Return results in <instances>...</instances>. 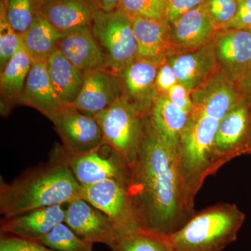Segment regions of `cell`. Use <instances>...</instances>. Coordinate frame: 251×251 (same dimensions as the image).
I'll use <instances>...</instances> for the list:
<instances>
[{"mask_svg": "<svg viewBox=\"0 0 251 251\" xmlns=\"http://www.w3.org/2000/svg\"><path fill=\"white\" fill-rule=\"evenodd\" d=\"M124 94L118 74L106 68L95 69L85 73L82 89L72 106L94 117L111 106Z\"/></svg>", "mask_w": 251, "mask_h": 251, "instance_id": "8fae6325", "label": "cell"}, {"mask_svg": "<svg viewBox=\"0 0 251 251\" xmlns=\"http://www.w3.org/2000/svg\"><path fill=\"white\" fill-rule=\"evenodd\" d=\"M190 115L191 113L173 105L164 94L157 96L148 113L153 126L163 136L177 145Z\"/></svg>", "mask_w": 251, "mask_h": 251, "instance_id": "603a6c76", "label": "cell"}, {"mask_svg": "<svg viewBox=\"0 0 251 251\" xmlns=\"http://www.w3.org/2000/svg\"><path fill=\"white\" fill-rule=\"evenodd\" d=\"M50 161L0 187V212L10 219L29 211L69 204L82 198V187L73 174L63 148Z\"/></svg>", "mask_w": 251, "mask_h": 251, "instance_id": "7a4b0ae2", "label": "cell"}, {"mask_svg": "<svg viewBox=\"0 0 251 251\" xmlns=\"http://www.w3.org/2000/svg\"><path fill=\"white\" fill-rule=\"evenodd\" d=\"M82 198L110 218L121 241L143 230L128 187V179H108L82 187Z\"/></svg>", "mask_w": 251, "mask_h": 251, "instance_id": "8992f818", "label": "cell"}, {"mask_svg": "<svg viewBox=\"0 0 251 251\" xmlns=\"http://www.w3.org/2000/svg\"><path fill=\"white\" fill-rule=\"evenodd\" d=\"M65 154L73 174L82 187L105 180L128 179L126 164L103 144L90 152L77 155L65 152Z\"/></svg>", "mask_w": 251, "mask_h": 251, "instance_id": "30bf717a", "label": "cell"}, {"mask_svg": "<svg viewBox=\"0 0 251 251\" xmlns=\"http://www.w3.org/2000/svg\"><path fill=\"white\" fill-rule=\"evenodd\" d=\"M172 34L181 48L198 49L210 42L216 31L204 3L171 23Z\"/></svg>", "mask_w": 251, "mask_h": 251, "instance_id": "d6986e66", "label": "cell"}, {"mask_svg": "<svg viewBox=\"0 0 251 251\" xmlns=\"http://www.w3.org/2000/svg\"><path fill=\"white\" fill-rule=\"evenodd\" d=\"M205 0H168V21L173 22L181 15L198 7Z\"/></svg>", "mask_w": 251, "mask_h": 251, "instance_id": "836d02e7", "label": "cell"}, {"mask_svg": "<svg viewBox=\"0 0 251 251\" xmlns=\"http://www.w3.org/2000/svg\"><path fill=\"white\" fill-rule=\"evenodd\" d=\"M251 120L250 130H251Z\"/></svg>", "mask_w": 251, "mask_h": 251, "instance_id": "f35d334b", "label": "cell"}, {"mask_svg": "<svg viewBox=\"0 0 251 251\" xmlns=\"http://www.w3.org/2000/svg\"><path fill=\"white\" fill-rule=\"evenodd\" d=\"M6 19L20 35L27 31L39 14V0H6Z\"/></svg>", "mask_w": 251, "mask_h": 251, "instance_id": "484cf974", "label": "cell"}, {"mask_svg": "<svg viewBox=\"0 0 251 251\" xmlns=\"http://www.w3.org/2000/svg\"><path fill=\"white\" fill-rule=\"evenodd\" d=\"M131 21L138 45V57L164 59L171 49L173 36L169 21L143 18Z\"/></svg>", "mask_w": 251, "mask_h": 251, "instance_id": "ffe728a7", "label": "cell"}, {"mask_svg": "<svg viewBox=\"0 0 251 251\" xmlns=\"http://www.w3.org/2000/svg\"><path fill=\"white\" fill-rule=\"evenodd\" d=\"M0 251H26L17 237L1 236L0 241Z\"/></svg>", "mask_w": 251, "mask_h": 251, "instance_id": "d590c367", "label": "cell"}, {"mask_svg": "<svg viewBox=\"0 0 251 251\" xmlns=\"http://www.w3.org/2000/svg\"><path fill=\"white\" fill-rule=\"evenodd\" d=\"M245 220L236 204L217 203L195 213L167 237L173 251H224L237 240Z\"/></svg>", "mask_w": 251, "mask_h": 251, "instance_id": "3957f363", "label": "cell"}, {"mask_svg": "<svg viewBox=\"0 0 251 251\" xmlns=\"http://www.w3.org/2000/svg\"><path fill=\"white\" fill-rule=\"evenodd\" d=\"M62 34L39 13L29 29L21 34V38L23 48L33 62H46L57 49Z\"/></svg>", "mask_w": 251, "mask_h": 251, "instance_id": "7402d4cb", "label": "cell"}, {"mask_svg": "<svg viewBox=\"0 0 251 251\" xmlns=\"http://www.w3.org/2000/svg\"><path fill=\"white\" fill-rule=\"evenodd\" d=\"M36 243L56 251H94V244L81 239L64 222Z\"/></svg>", "mask_w": 251, "mask_h": 251, "instance_id": "d4e9b609", "label": "cell"}, {"mask_svg": "<svg viewBox=\"0 0 251 251\" xmlns=\"http://www.w3.org/2000/svg\"><path fill=\"white\" fill-rule=\"evenodd\" d=\"M217 61L214 42L211 41L193 52L168 59L174 69L178 83L191 92L213 76Z\"/></svg>", "mask_w": 251, "mask_h": 251, "instance_id": "ac0fdd59", "label": "cell"}, {"mask_svg": "<svg viewBox=\"0 0 251 251\" xmlns=\"http://www.w3.org/2000/svg\"><path fill=\"white\" fill-rule=\"evenodd\" d=\"M191 93L184 85L177 83L172 87L166 94L173 105L188 113H191L193 103Z\"/></svg>", "mask_w": 251, "mask_h": 251, "instance_id": "4dcf8cb0", "label": "cell"}, {"mask_svg": "<svg viewBox=\"0 0 251 251\" xmlns=\"http://www.w3.org/2000/svg\"><path fill=\"white\" fill-rule=\"evenodd\" d=\"M100 10L110 11L118 8L120 0H94Z\"/></svg>", "mask_w": 251, "mask_h": 251, "instance_id": "74e56055", "label": "cell"}, {"mask_svg": "<svg viewBox=\"0 0 251 251\" xmlns=\"http://www.w3.org/2000/svg\"><path fill=\"white\" fill-rule=\"evenodd\" d=\"M100 8L94 0H39V13L59 32L91 26Z\"/></svg>", "mask_w": 251, "mask_h": 251, "instance_id": "5bb4252c", "label": "cell"}, {"mask_svg": "<svg viewBox=\"0 0 251 251\" xmlns=\"http://www.w3.org/2000/svg\"><path fill=\"white\" fill-rule=\"evenodd\" d=\"M204 4L216 30L227 29L237 12V0H205Z\"/></svg>", "mask_w": 251, "mask_h": 251, "instance_id": "f546056e", "label": "cell"}, {"mask_svg": "<svg viewBox=\"0 0 251 251\" xmlns=\"http://www.w3.org/2000/svg\"><path fill=\"white\" fill-rule=\"evenodd\" d=\"M164 59L137 57L120 74L125 97L140 110L148 114L158 95L156 80Z\"/></svg>", "mask_w": 251, "mask_h": 251, "instance_id": "7c38bea8", "label": "cell"}, {"mask_svg": "<svg viewBox=\"0 0 251 251\" xmlns=\"http://www.w3.org/2000/svg\"><path fill=\"white\" fill-rule=\"evenodd\" d=\"M249 104L241 100L220 122L214 147L215 173L232 158L249 153L251 120Z\"/></svg>", "mask_w": 251, "mask_h": 251, "instance_id": "52a82bcc", "label": "cell"}, {"mask_svg": "<svg viewBox=\"0 0 251 251\" xmlns=\"http://www.w3.org/2000/svg\"><path fill=\"white\" fill-rule=\"evenodd\" d=\"M148 115L124 95L94 116L101 129L103 145L116 153L127 166L136 157Z\"/></svg>", "mask_w": 251, "mask_h": 251, "instance_id": "277c9868", "label": "cell"}, {"mask_svg": "<svg viewBox=\"0 0 251 251\" xmlns=\"http://www.w3.org/2000/svg\"><path fill=\"white\" fill-rule=\"evenodd\" d=\"M117 9L130 18L168 20V0H120Z\"/></svg>", "mask_w": 251, "mask_h": 251, "instance_id": "4316f807", "label": "cell"}, {"mask_svg": "<svg viewBox=\"0 0 251 251\" xmlns=\"http://www.w3.org/2000/svg\"><path fill=\"white\" fill-rule=\"evenodd\" d=\"M128 168V187L144 230L169 236L195 213L191 195L181 168L179 145L163 136L148 115L134 161Z\"/></svg>", "mask_w": 251, "mask_h": 251, "instance_id": "6da1fadb", "label": "cell"}, {"mask_svg": "<svg viewBox=\"0 0 251 251\" xmlns=\"http://www.w3.org/2000/svg\"><path fill=\"white\" fill-rule=\"evenodd\" d=\"M66 209L62 205L41 208L21 215L1 220V232L6 235L39 242L59 224L64 222Z\"/></svg>", "mask_w": 251, "mask_h": 251, "instance_id": "4fadbf2b", "label": "cell"}, {"mask_svg": "<svg viewBox=\"0 0 251 251\" xmlns=\"http://www.w3.org/2000/svg\"><path fill=\"white\" fill-rule=\"evenodd\" d=\"M57 49L81 72L106 68V60L92 33L91 26L63 33Z\"/></svg>", "mask_w": 251, "mask_h": 251, "instance_id": "2e32d148", "label": "cell"}, {"mask_svg": "<svg viewBox=\"0 0 251 251\" xmlns=\"http://www.w3.org/2000/svg\"><path fill=\"white\" fill-rule=\"evenodd\" d=\"M32 63L29 54L23 46L1 69V94L8 105L18 103Z\"/></svg>", "mask_w": 251, "mask_h": 251, "instance_id": "cb8c5ba5", "label": "cell"}, {"mask_svg": "<svg viewBox=\"0 0 251 251\" xmlns=\"http://www.w3.org/2000/svg\"><path fill=\"white\" fill-rule=\"evenodd\" d=\"M21 35L10 25L7 19L4 4L1 5V20H0V66L4 67L13 56L23 48Z\"/></svg>", "mask_w": 251, "mask_h": 251, "instance_id": "f1b7e54d", "label": "cell"}, {"mask_svg": "<svg viewBox=\"0 0 251 251\" xmlns=\"http://www.w3.org/2000/svg\"><path fill=\"white\" fill-rule=\"evenodd\" d=\"M112 251H173V249L167 236L143 229L122 239Z\"/></svg>", "mask_w": 251, "mask_h": 251, "instance_id": "83f0119b", "label": "cell"}, {"mask_svg": "<svg viewBox=\"0 0 251 251\" xmlns=\"http://www.w3.org/2000/svg\"><path fill=\"white\" fill-rule=\"evenodd\" d=\"M178 83L177 77L169 62H163L157 74L156 86L157 90L166 94L172 87Z\"/></svg>", "mask_w": 251, "mask_h": 251, "instance_id": "d6a6232c", "label": "cell"}, {"mask_svg": "<svg viewBox=\"0 0 251 251\" xmlns=\"http://www.w3.org/2000/svg\"><path fill=\"white\" fill-rule=\"evenodd\" d=\"M19 239L23 248H24L25 250L26 251H56L44 247V246L41 245L39 243L24 240V239Z\"/></svg>", "mask_w": 251, "mask_h": 251, "instance_id": "8d00e7d4", "label": "cell"}, {"mask_svg": "<svg viewBox=\"0 0 251 251\" xmlns=\"http://www.w3.org/2000/svg\"><path fill=\"white\" fill-rule=\"evenodd\" d=\"M237 1V12L227 29L251 30V0Z\"/></svg>", "mask_w": 251, "mask_h": 251, "instance_id": "1f68e13d", "label": "cell"}, {"mask_svg": "<svg viewBox=\"0 0 251 251\" xmlns=\"http://www.w3.org/2000/svg\"><path fill=\"white\" fill-rule=\"evenodd\" d=\"M46 64L59 99L66 105H72L82 89L85 73L75 67L58 49L50 56Z\"/></svg>", "mask_w": 251, "mask_h": 251, "instance_id": "44dd1931", "label": "cell"}, {"mask_svg": "<svg viewBox=\"0 0 251 251\" xmlns=\"http://www.w3.org/2000/svg\"><path fill=\"white\" fill-rule=\"evenodd\" d=\"M216 37V58L229 78L237 82L251 64V30L224 29Z\"/></svg>", "mask_w": 251, "mask_h": 251, "instance_id": "9a60e30c", "label": "cell"}, {"mask_svg": "<svg viewBox=\"0 0 251 251\" xmlns=\"http://www.w3.org/2000/svg\"><path fill=\"white\" fill-rule=\"evenodd\" d=\"M64 223L86 242L105 244L112 251L121 242L110 218L82 198L67 204Z\"/></svg>", "mask_w": 251, "mask_h": 251, "instance_id": "9c48e42d", "label": "cell"}, {"mask_svg": "<svg viewBox=\"0 0 251 251\" xmlns=\"http://www.w3.org/2000/svg\"><path fill=\"white\" fill-rule=\"evenodd\" d=\"M237 89L243 94L244 100L251 103V64L249 69L237 81Z\"/></svg>", "mask_w": 251, "mask_h": 251, "instance_id": "e575fe53", "label": "cell"}, {"mask_svg": "<svg viewBox=\"0 0 251 251\" xmlns=\"http://www.w3.org/2000/svg\"><path fill=\"white\" fill-rule=\"evenodd\" d=\"M91 28L105 56L106 69L120 75L138 57V45L133 23L121 10H99Z\"/></svg>", "mask_w": 251, "mask_h": 251, "instance_id": "5b68a950", "label": "cell"}, {"mask_svg": "<svg viewBox=\"0 0 251 251\" xmlns=\"http://www.w3.org/2000/svg\"><path fill=\"white\" fill-rule=\"evenodd\" d=\"M18 104L36 109L50 120L64 107L54 90L46 62H33Z\"/></svg>", "mask_w": 251, "mask_h": 251, "instance_id": "e0dca14e", "label": "cell"}, {"mask_svg": "<svg viewBox=\"0 0 251 251\" xmlns=\"http://www.w3.org/2000/svg\"><path fill=\"white\" fill-rule=\"evenodd\" d=\"M68 154L90 152L103 145V135L95 117L72 105L62 108L51 120Z\"/></svg>", "mask_w": 251, "mask_h": 251, "instance_id": "ba28073f", "label": "cell"}]
</instances>
